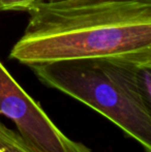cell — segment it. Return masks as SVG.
<instances>
[{"mask_svg": "<svg viewBox=\"0 0 151 152\" xmlns=\"http://www.w3.org/2000/svg\"><path fill=\"white\" fill-rule=\"evenodd\" d=\"M9 57L27 66L87 58H151V0H44Z\"/></svg>", "mask_w": 151, "mask_h": 152, "instance_id": "6da1fadb", "label": "cell"}, {"mask_svg": "<svg viewBox=\"0 0 151 152\" xmlns=\"http://www.w3.org/2000/svg\"><path fill=\"white\" fill-rule=\"evenodd\" d=\"M106 68L135 99L151 109V58H103Z\"/></svg>", "mask_w": 151, "mask_h": 152, "instance_id": "277c9868", "label": "cell"}, {"mask_svg": "<svg viewBox=\"0 0 151 152\" xmlns=\"http://www.w3.org/2000/svg\"><path fill=\"white\" fill-rule=\"evenodd\" d=\"M0 152H7V151H6L2 146H0Z\"/></svg>", "mask_w": 151, "mask_h": 152, "instance_id": "8992f818", "label": "cell"}, {"mask_svg": "<svg viewBox=\"0 0 151 152\" xmlns=\"http://www.w3.org/2000/svg\"><path fill=\"white\" fill-rule=\"evenodd\" d=\"M37 79L105 116L151 152V109L128 94L103 58L74 59L30 66Z\"/></svg>", "mask_w": 151, "mask_h": 152, "instance_id": "7a4b0ae2", "label": "cell"}, {"mask_svg": "<svg viewBox=\"0 0 151 152\" xmlns=\"http://www.w3.org/2000/svg\"><path fill=\"white\" fill-rule=\"evenodd\" d=\"M44 0H0V12H29Z\"/></svg>", "mask_w": 151, "mask_h": 152, "instance_id": "5b68a950", "label": "cell"}, {"mask_svg": "<svg viewBox=\"0 0 151 152\" xmlns=\"http://www.w3.org/2000/svg\"><path fill=\"white\" fill-rule=\"evenodd\" d=\"M46 1H49V2H56V1H62V0H46Z\"/></svg>", "mask_w": 151, "mask_h": 152, "instance_id": "52a82bcc", "label": "cell"}, {"mask_svg": "<svg viewBox=\"0 0 151 152\" xmlns=\"http://www.w3.org/2000/svg\"><path fill=\"white\" fill-rule=\"evenodd\" d=\"M0 116L9 119L31 152H92L65 136L0 61Z\"/></svg>", "mask_w": 151, "mask_h": 152, "instance_id": "3957f363", "label": "cell"}]
</instances>
